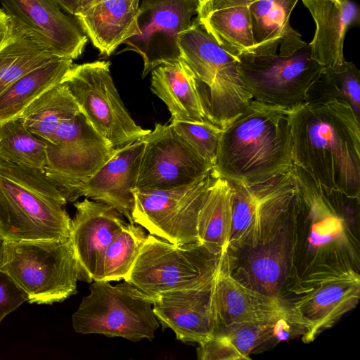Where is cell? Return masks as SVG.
<instances>
[{"label": "cell", "instance_id": "cell-29", "mask_svg": "<svg viewBox=\"0 0 360 360\" xmlns=\"http://www.w3.org/2000/svg\"><path fill=\"white\" fill-rule=\"evenodd\" d=\"M232 198L231 184L223 178L214 176L198 214V241L216 256H220L229 249L232 222Z\"/></svg>", "mask_w": 360, "mask_h": 360}, {"label": "cell", "instance_id": "cell-31", "mask_svg": "<svg viewBox=\"0 0 360 360\" xmlns=\"http://www.w3.org/2000/svg\"><path fill=\"white\" fill-rule=\"evenodd\" d=\"M79 112V106L70 91L60 83L32 102L19 117L31 133L49 142L51 134L60 122L73 118Z\"/></svg>", "mask_w": 360, "mask_h": 360}, {"label": "cell", "instance_id": "cell-11", "mask_svg": "<svg viewBox=\"0 0 360 360\" xmlns=\"http://www.w3.org/2000/svg\"><path fill=\"white\" fill-rule=\"evenodd\" d=\"M214 176L212 170L197 181L168 189H135V224L174 244L197 243V221Z\"/></svg>", "mask_w": 360, "mask_h": 360}, {"label": "cell", "instance_id": "cell-34", "mask_svg": "<svg viewBox=\"0 0 360 360\" xmlns=\"http://www.w3.org/2000/svg\"><path fill=\"white\" fill-rule=\"evenodd\" d=\"M0 161L44 172L46 142L31 133L20 117L1 122Z\"/></svg>", "mask_w": 360, "mask_h": 360}, {"label": "cell", "instance_id": "cell-33", "mask_svg": "<svg viewBox=\"0 0 360 360\" xmlns=\"http://www.w3.org/2000/svg\"><path fill=\"white\" fill-rule=\"evenodd\" d=\"M12 25L10 37L0 46V96L27 73L59 58Z\"/></svg>", "mask_w": 360, "mask_h": 360}, {"label": "cell", "instance_id": "cell-35", "mask_svg": "<svg viewBox=\"0 0 360 360\" xmlns=\"http://www.w3.org/2000/svg\"><path fill=\"white\" fill-rule=\"evenodd\" d=\"M147 235L143 227L127 223L107 247L98 281H120L129 272Z\"/></svg>", "mask_w": 360, "mask_h": 360}, {"label": "cell", "instance_id": "cell-17", "mask_svg": "<svg viewBox=\"0 0 360 360\" xmlns=\"http://www.w3.org/2000/svg\"><path fill=\"white\" fill-rule=\"evenodd\" d=\"M13 25L50 54L72 60L84 52L88 37L75 18L52 0H0Z\"/></svg>", "mask_w": 360, "mask_h": 360}, {"label": "cell", "instance_id": "cell-24", "mask_svg": "<svg viewBox=\"0 0 360 360\" xmlns=\"http://www.w3.org/2000/svg\"><path fill=\"white\" fill-rule=\"evenodd\" d=\"M290 217L257 245L240 250L243 253L240 271L248 281L245 285L279 298L288 272Z\"/></svg>", "mask_w": 360, "mask_h": 360}, {"label": "cell", "instance_id": "cell-12", "mask_svg": "<svg viewBox=\"0 0 360 360\" xmlns=\"http://www.w3.org/2000/svg\"><path fill=\"white\" fill-rule=\"evenodd\" d=\"M242 79L252 99L288 108L304 103L323 67L311 57L308 44L288 56L246 54L238 57Z\"/></svg>", "mask_w": 360, "mask_h": 360}, {"label": "cell", "instance_id": "cell-14", "mask_svg": "<svg viewBox=\"0 0 360 360\" xmlns=\"http://www.w3.org/2000/svg\"><path fill=\"white\" fill-rule=\"evenodd\" d=\"M229 183L233 198L228 250L236 252L255 246L284 221L294 186L290 171L253 184Z\"/></svg>", "mask_w": 360, "mask_h": 360}, {"label": "cell", "instance_id": "cell-4", "mask_svg": "<svg viewBox=\"0 0 360 360\" xmlns=\"http://www.w3.org/2000/svg\"><path fill=\"white\" fill-rule=\"evenodd\" d=\"M67 200L37 169L0 161V236L3 241L70 237Z\"/></svg>", "mask_w": 360, "mask_h": 360}, {"label": "cell", "instance_id": "cell-9", "mask_svg": "<svg viewBox=\"0 0 360 360\" xmlns=\"http://www.w3.org/2000/svg\"><path fill=\"white\" fill-rule=\"evenodd\" d=\"M110 63L73 65L60 83L67 86L80 112L113 148L140 140L150 130L136 124L112 80Z\"/></svg>", "mask_w": 360, "mask_h": 360}, {"label": "cell", "instance_id": "cell-37", "mask_svg": "<svg viewBox=\"0 0 360 360\" xmlns=\"http://www.w3.org/2000/svg\"><path fill=\"white\" fill-rule=\"evenodd\" d=\"M27 300L26 293L6 273L0 270V322Z\"/></svg>", "mask_w": 360, "mask_h": 360}, {"label": "cell", "instance_id": "cell-20", "mask_svg": "<svg viewBox=\"0 0 360 360\" xmlns=\"http://www.w3.org/2000/svg\"><path fill=\"white\" fill-rule=\"evenodd\" d=\"M214 279L197 288L169 291L155 297L153 311L162 328L172 329L184 342L200 344L210 338L215 330Z\"/></svg>", "mask_w": 360, "mask_h": 360}, {"label": "cell", "instance_id": "cell-22", "mask_svg": "<svg viewBox=\"0 0 360 360\" xmlns=\"http://www.w3.org/2000/svg\"><path fill=\"white\" fill-rule=\"evenodd\" d=\"M140 0H79L74 18L84 34L108 57L131 37L138 34Z\"/></svg>", "mask_w": 360, "mask_h": 360}, {"label": "cell", "instance_id": "cell-19", "mask_svg": "<svg viewBox=\"0 0 360 360\" xmlns=\"http://www.w3.org/2000/svg\"><path fill=\"white\" fill-rule=\"evenodd\" d=\"M70 238L76 260L77 278L98 281L105 250L127 224L124 215L111 205L86 198L74 203Z\"/></svg>", "mask_w": 360, "mask_h": 360}, {"label": "cell", "instance_id": "cell-40", "mask_svg": "<svg viewBox=\"0 0 360 360\" xmlns=\"http://www.w3.org/2000/svg\"><path fill=\"white\" fill-rule=\"evenodd\" d=\"M2 241H3V240H2V239H1V236H0V244L1 243V242H2Z\"/></svg>", "mask_w": 360, "mask_h": 360}, {"label": "cell", "instance_id": "cell-13", "mask_svg": "<svg viewBox=\"0 0 360 360\" xmlns=\"http://www.w3.org/2000/svg\"><path fill=\"white\" fill-rule=\"evenodd\" d=\"M288 287L295 299L288 305L304 330L302 341L309 343L356 306L360 274L355 270L319 271Z\"/></svg>", "mask_w": 360, "mask_h": 360}, {"label": "cell", "instance_id": "cell-7", "mask_svg": "<svg viewBox=\"0 0 360 360\" xmlns=\"http://www.w3.org/2000/svg\"><path fill=\"white\" fill-rule=\"evenodd\" d=\"M72 316L75 332L120 337L133 342L152 340L160 327L153 299L130 283L94 281Z\"/></svg>", "mask_w": 360, "mask_h": 360}, {"label": "cell", "instance_id": "cell-6", "mask_svg": "<svg viewBox=\"0 0 360 360\" xmlns=\"http://www.w3.org/2000/svg\"><path fill=\"white\" fill-rule=\"evenodd\" d=\"M0 270L26 293L30 304H52L77 293V271L70 237L2 241Z\"/></svg>", "mask_w": 360, "mask_h": 360}, {"label": "cell", "instance_id": "cell-39", "mask_svg": "<svg viewBox=\"0 0 360 360\" xmlns=\"http://www.w3.org/2000/svg\"><path fill=\"white\" fill-rule=\"evenodd\" d=\"M63 11L74 17L79 0H52Z\"/></svg>", "mask_w": 360, "mask_h": 360}, {"label": "cell", "instance_id": "cell-32", "mask_svg": "<svg viewBox=\"0 0 360 360\" xmlns=\"http://www.w3.org/2000/svg\"><path fill=\"white\" fill-rule=\"evenodd\" d=\"M338 101L360 116V72L352 62L323 68L309 88L304 103L316 105Z\"/></svg>", "mask_w": 360, "mask_h": 360}, {"label": "cell", "instance_id": "cell-18", "mask_svg": "<svg viewBox=\"0 0 360 360\" xmlns=\"http://www.w3.org/2000/svg\"><path fill=\"white\" fill-rule=\"evenodd\" d=\"M212 310L214 333L234 324L281 319H290L299 326L291 309L282 299L254 290L232 275L227 252L220 255L214 279Z\"/></svg>", "mask_w": 360, "mask_h": 360}, {"label": "cell", "instance_id": "cell-8", "mask_svg": "<svg viewBox=\"0 0 360 360\" xmlns=\"http://www.w3.org/2000/svg\"><path fill=\"white\" fill-rule=\"evenodd\" d=\"M219 257L200 242L174 244L150 234L124 281L153 299L166 292L197 288L212 281Z\"/></svg>", "mask_w": 360, "mask_h": 360}, {"label": "cell", "instance_id": "cell-23", "mask_svg": "<svg viewBox=\"0 0 360 360\" xmlns=\"http://www.w3.org/2000/svg\"><path fill=\"white\" fill-rule=\"evenodd\" d=\"M316 24L308 44L311 57L323 68L342 65L345 34L360 22L359 9L352 0H302Z\"/></svg>", "mask_w": 360, "mask_h": 360}, {"label": "cell", "instance_id": "cell-21", "mask_svg": "<svg viewBox=\"0 0 360 360\" xmlns=\"http://www.w3.org/2000/svg\"><path fill=\"white\" fill-rule=\"evenodd\" d=\"M144 142H135L115 148L112 156L81 188L79 197L84 196L111 205L133 220L134 190L139 174Z\"/></svg>", "mask_w": 360, "mask_h": 360}, {"label": "cell", "instance_id": "cell-27", "mask_svg": "<svg viewBox=\"0 0 360 360\" xmlns=\"http://www.w3.org/2000/svg\"><path fill=\"white\" fill-rule=\"evenodd\" d=\"M290 324L295 321L288 319L265 322H249L221 328L214 335L199 344L197 349L201 360L248 359L250 354L272 338L280 340L288 336Z\"/></svg>", "mask_w": 360, "mask_h": 360}, {"label": "cell", "instance_id": "cell-28", "mask_svg": "<svg viewBox=\"0 0 360 360\" xmlns=\"http://www.w3.org/2000/svg\"><path fill=\"white\" fill-rule=\"evenodd\" d=\"M150 89L166 104L172 120H206L195 75L181 58L154 68L151 71Z\"/></svg>", "mask_w": 360, "mask_h": 360}, {"label": "cell", "instance_id": "cell-15", "mask_svg": "<svg viewBox=\"0 0 360 360\" xmlns=\"http://www.w3.org/2000/svg\"><path fill=\"white\" fill-rule=\"evenodd\" d=\"M198 0H141L137 18L139 34L124 41L122 51L139 54L143 78L158 65L181 58L179 35L197 15Z\"/></svg>", "mask_w": 360, "mask_h": 360}, {"label": "cell", "instance_id": "cell-3", "mask_svg": "<svg viewBox=\"0 0 360 360\" xmlns=\"http://www.w3.org/2000/svg\"><path fill=\"white\" fill-rule=\"evenodd\" d=\"M292 109L252 99L222 129L212 169L214 176L231 183L253 184L290 171Z\"/></svg>", "mask_w": 360, "mask_h": 360}, {"label": "cell", "instance_id": "cell-26", "mask_svg": "<svg viewBox=\"0 0 360 360\" xmlns=\"http://www.w3.org/2000/svg\"><path fill=\"white\" fill-rule=\"evenodd\" d=\"M298 1L251 0L253 54L288 56L307 45L289 20Z\"/></svg>", "mask_w": 360, "mask_h": 360}, {"label": "cell", "instance_id": "cell-36", "mask_svg": "<svg viewBox=\"0 0 360 360\" xmlns=\"http://www.w3.org/2000/svg\"><path fill=\"white\" fill-rule=\"evenodd\" d=\"M171 125L201 157L214 165L221 128L207 120L185 122L172 120Z\"/></svg>", "mask_w": 360, "mask_h": 360}, {"label": "cell", "instance_id": "cell-25", "mask_svg": "<svg viewBox=\"0 0 360 360\" xmlns=\"http://www.w3.org/2000/svg\"><path fill=\"white\" fill-rule=\"evenodd\" d=\"M251 0H198L196 19L226 51L238 58L255 50Z\"/></svg>", "mask_w": 360, "mask_h": 360}, {"label": "cell", "instance_id": "cell-10", "mask_svg": "<svg viewBox=\"0 0 360 360\" xmlns=\"http://www.w3.org/2000/svg\"><path fill=\"white\" fill-rule=\"evenodd\" d=\"M115 151L80 112L60 122L46 142L44 172L67 202H72L80 198L82 186Z\"/></svg>", "mask_w": 360, "mask_h": 360}, {"label": "cell", "instance_id": "cell-2", "mask_svg": "<svg viewBox=\"0 0 360 360\" xmlns=\"http://www.w3.org/2000/svg\"><path fill=\"white\" fill-rule=\"evenodd\" d=\"M334 101L302 103L289 117L292 164L323 187L360 198V123Z\"/></svg>", "mask_w": 360, "mask_h": 360}, {"label": "cell", "instance_id": "cell-38", "mask_svg": "<svg viewBox=\"0 0 360 360\" xmlns=\"http://www.w3.org/2000/svg\"><path fill=\"white\" fill-rule=\"evenodd\" d=\"M13 25L11 20L0 8V46L7 40L12 32Z\"/></svg>", "mask_w": 360, "mask_h": 360}, {"label": "cell", "instance_id": "cell-16", "mask_svg": "<svg viewBox=\"0 0 360 360\" xmlns=\"http://www.w3.org/2000/svg\"><path fill=\"white\" fill-rule=\"evenodd\" d=\"M141 139V158L136 189H168L191 184L212 169L173 129L155 123Z\"/></svg>", "mask_w": 360, "mask_h": 360}, {"label": "cell", "instance_id": "cell-5", "mask_svg": "<svg viewBox=\"0 0 360 360\" xmlns=\"http://www.w3.org/2000/svg\"><path fill=\"white\" fill-rule=\"evenodd\" d=\"M181 58L195 77L206 120L221 129L249 105L239 58L223 49L195 18L178 37Z\"/></svg>", "mask_w": 360, "mask_h": 360}, {"label": "cell", "instance_id": "cell-1", "mask_svg": "<svg viewBox=\"0 0 360 360\" xmlns=\"http://www.w3.org/2000/svg\"><path fill=\"white\" fill-rule=\"evenodd\" d=\"M288 287L311 273L359 271V200L318 184L292 164Z\"/></svg>", "mask_w": 360, "mask_h": 360}, {"label": "cell", "instance_id": "cell-30", "mask_svg": "<svg viewBox=\"0 0 360 360\" xmlns=\"http://www.w3.org/2000/svg\"><path fill=\"white\" fill-rule=\"evenodd\" d=\"M72 65V59L58 58L17 80L0 96V122L19 117L36 98L59 84Z\"/></svg>", "mask_w": 360, "mask_h": 360}]
</instances>
